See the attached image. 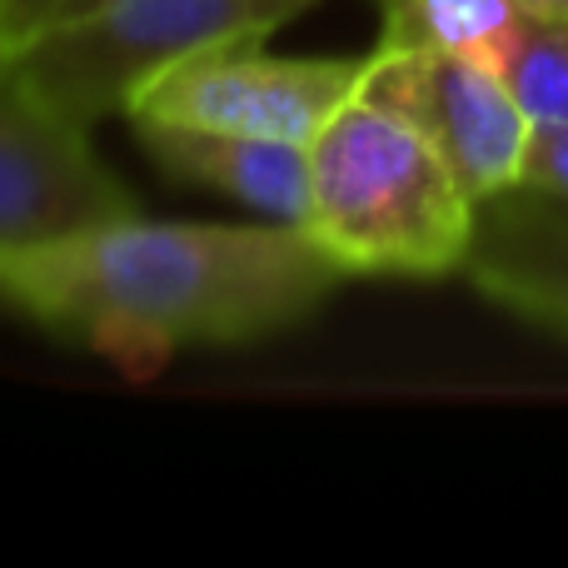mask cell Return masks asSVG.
<instances>
[{
	"mask_svg": "<svg viewBox=\"0 0 568 568\" xmlns=\"http://www.w3.org/2000/svg\"><path fill=\"white\" fill-rule=\"evenodd\" d=\"M344 265L304 225H155L110 220L0 255V310L125 369L180 349L255 344L310 320Z\"/></svg>",
	"mask_w": 568,
	"mask_h": 568,
	"instance_id": "1",
	"label": "cell"
},
{
	"mask_svg": "<svg viewBox=\"0 0 568 568\" xmlns=\"http://www.w3.org/2000/svg\"><path fill=\"white\" fill-rule=\"evenodd\" d=\"M479 200L404 115L354 95L310 145L304 230L344 275L464 270Z\"/></svg>",
	"mask_w": 568,
	"mask_h": 568,
	"instance_id": "2",
	"label": "cell"
},
{
	"mask_svg": "<svg viewBox=\"0 0 568 568\" xmlns=\"http://www.w3.org/2000/svg\"><path fill=\"white\" fill-rule=\"evenodd\" d=\"M314 0H60L10 45L20 75L80 125L130 115L150 80L225 40H270Z\"/></svg>",
	"mask_w": 568,
	"mask_h": 568,
	"instance_id": "3",
	"label": "cell"
},
{
	"mask_svg": "<svg viewBox=\"0 0 568 568\" xmlns=\"http://www.w3.org/2000/svg\"><path fill=\"white\" fill-rule=\"evenodd\" d=\"M260 45L265 40H225L170 65L130 105V120H175L314 145L320 130L359 95L369 60H294Z\"/></svg>",
	"mask_w": 568,
	"mask_h": 568,
	"instance_id": "4",
	"label": "cell"
},
{
	"mask_svg": "<svg viewBox=\"0 0 568 568\" xmlns=\"http://www.w3.org/2000/svg\"><path fill=\"white\" fill-rule=\"evenodd\" d=\"M135 215V195L105 170L90 125L45 100L16 60H0V255Z\"/></svg>",
	"mask_w": 568,
	"mask_h": 568,
	"instance_id": "5",
	"label": "cell"
},
{
	"mask_svg": "<svg viewBox=\"0 0 568 568\" xmlns=\"http://www.w3.org/2000/svg\"><path fill=\"white\" fill-rule=\"evenodd\" d=\"M359 95L409 120L479 205L519 185L534 125L489 55L374 50Z\"/></svg>",
	"mask_w": 568,
	"mask_h": 568,
	"instance_id": "6",
	"label": "cell"
},
{
	"mask_svg": "<svg viewBox=\"0 0 568 568\" xmlns=\"http://www.w3.org/2000/svg\"><path fill=\"white\" fill-rule=\"evenodd\" d=\"M484 300L568 339V205L539 190L484 200L464 260Z\"/></svg>",
	"mask_w": 568,
	"mask_h": 568,
	"instance_id": "7",
	"label": "cell"
},
{
	"mask_svg": "<svg viewBox=\"0 0 568 568\" xmlns=\"http://www.w3.org/2000/svg\"><path fill=\"white\" fill-rule=\"evenodd\" d=\"M160 170L190 185L220 190L255 210L260 220L304 225L310 215V145L270 135H240V130L175 125V120H130Z\"/></svg>",
	"mask_w": 568,
	"mask_h": 568,
	"instance_id": "8",
	"label": "cell"
},
{
	"mask_svg": "<svg viewBox=\"0 0 568 568\" xmlns=\"http://www.w3.org/2000/svg\"><path fill=\"white\" fill-rule=\"evenodd\" d=\"M514 20H519L514 0H384L379 50L494 55Z\"/></svg>",
	"mask_w": 568,
	"mask_h": 568,
	"instance_id": "9",
	"label": "cell"
},
{
	"mask_svg": "<svg viewBox=\"0 0 568 568\" xmlns=\"http://www.w3.org/2000/svg\"><path fill=\"white\" fill-rule=\"evenodd\" d=\"M509 95L529 115V125H568V20L524 16L494 50Z\"/></svg>",
	"mask_w": 568,
	"mask_h": 568,
	"instance_id": "10",
	"label": "cell"
},
{
	"mask_svg": "<svg viewBox=\"0 0 568 568\" xmlns=\"http://www.w3.org/2000/svg\"><path fill=\"white\" fill-rule=\"evenodd\" d=\"M519 185L568 205V125H539L534 130L529 150H524Z\"/></svg>",
	"mask_w": 568,
	"mask_h": 568,
	"instance_id": "11",
	"label": "cell"
},
{
	"mask_svg": "<svg viewBox=\"0 0 568 568\" xmlns=\"http://www.w3.org/2000/svg\"><path fill=\"white\" fill-rule=\"evenodd\" d=\"M60 0H6V20H10V45H16L20 36H26L30 26H40V20L55 10Z\"/></svg>",
	"mask_w": 568,
	"mask_h": 568,
	"instance_id": "12",
	"label": "cell"
},
{
	"mask_svg": "<svg viewBox=\"0 0 568 568\" xmlns=\"http://www.w3.org/2000/svg\"><path fill=\"white\" fill-rule=\"evenodd\" d=\"M524 16H549V20H568V0H514Z\"/></svg>",
	"mask_w": 568,
	"mask_h": 568,
	"instance_id": "13",
	"label": "cell"
},
{
	"mask_svg": "<svg viewBox=\"0 0 568 568\" xmlns=\"http://www.w3.org/2000/svg\"><path fill=\"white\" fill-rule=\"evenodd\" d=\"M10 55V20H6V0H0V60Z\"/></svg>",
	"mask_w": 568,
	"mask_h": 568,
	"instance_id": "14",
	"label": "cell"
}]
</instances>
